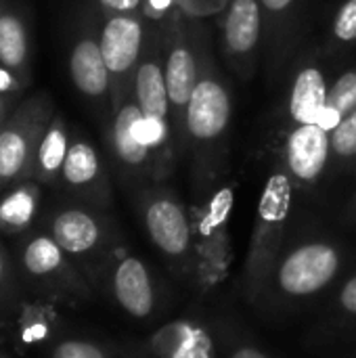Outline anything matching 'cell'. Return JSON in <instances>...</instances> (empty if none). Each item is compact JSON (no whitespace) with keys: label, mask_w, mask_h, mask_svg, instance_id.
<instances>
[{"label":"cell","mask_w":356,"mask_h":358,"mask_svg":"<svg viewBox=\"0 0 356 358\" xmlns=\"http://www.w3.org/2000/svg\"><path fill=\"white\" fill-rule=\"evenodd\" d=\"M164 31V71L170 96L172 128L178 155H185V113L189 99L199 82L210 42L195 17L174 13L162 21Z\"/></svg>","instance_id":"cell-2"},{"label":"cell","mask_w":356,"mask_h":358,"mask_svg":"<svg viewBox=\"0 0 356 358\" xmlns=\"http://www.w3.org/2000/svg\"><path fill=\"white\" fill-rule=\"evenodd\" d=\"M231 358H266L260 350H254V348H239Z\"/></svg>","instance_id":"cell-29"},{"label":"cell","mask_w":356,"mask_h":358,"mask_svg":"<svg viewBox=\"0 0 356 358\" xmlns=\"http://www.w3.org/2000/svg\"><path fill=\"white\" fill-rule=\"evenodd\" d=\"M6 273H8V264H6L4 254L0 252V285H2V283H4V279H6Z\"/></svg>","instance_id":"cell-30"},{"label":"cell","mask_w":356,"mask_h":358,"mask_svg":"<svg viewBox=\"0 0 356 358\" xmlns=\"http://www.w3.org/2000/svg\"><path fill=\"white\" fill-rule=\"evenodd\" d=\"M0 358H4V357H0Z\"/></svg>","instance_id":"cell-33"},{"label":"cell","mask_w":356,"mask_h":358,"mask_svg":"<svg viewBox=\"0 0 356 358\" xmlns=\"http://www.w3.org/2000/svg\"><path fill=\"white\" fill-rule=\"evenodd\" d=\"M113 120L109 128V145L115 162L122 166V170L132 174H159V166L155 155L143 145V141L136 134V124L143 115L132 86L113 103Z\"/></svg>","instance_id":"cell-9"},{"label":"cell","mask_w":356,"mask_h":358,"mask_svg":"<svg viewBox=\"0 0 356 358\" xmlns=\"http://www.w3.org/2000/svg\"><path fill=\"white\" fill-rule=\"evenodd\" d=\"M356 109V61H350L344 69H340L332 82L327 101L319 120V126L329 134L332 130Z\"/></svg>","instance_id":"cell-20"},{"label":"cell","mask_w":356,"mask_h":358,"mask_svg":"<svg viewBox=\"0 0 356 358\" xmlns=\"http://www.w3.org/2000/svg\"><path fill=\"white\" fill-rule=\"evenodd\" d=\"M323 59L325 55L321 50H298L279 80L281 99L277 107V128L281 134L296 126L319 124L332 82Z\"/></svg>","instance_id":"cell-3"},{"label":"cell","mask_w":356,"mask_h":358,"mask_svg":"<svg viewBox=\"0 0 356 358\" xmlns=\"http://www.w3.org/2000/svg\"><path fill=\"white\" fill-rule=\"evenodd\" d=\"M69 76L76 90L97 103H105L111 96V73L101 52L99 36H80L69 50Z\"/></svg>","instance_id":"cell-13"},{"label":"cell","mask_w":356,"mask_h":358,"mask_svg":"<svg viewBox=\"0 0 356 358\" xmlns=\"http://www.w3.org/2000/svg\"><path fill=\"white\" fill-rule=\"evenodd\" d=\"M340 266V254L336 248L323 241L306 243L294 250L279 271V283L283 292L292 296H308L325 287Z\"/></svg>","instance_id":"cell-11"},{"label":"cell","mask_w":356,"mask_h":358,"mask_svg":"<svg viewBox=\"0 0 356 358\" xmlns=\"http://www.w3.org/2000/svg\"><path fill=\"white\" fill-rule=\"evenodd\" d=\"M105 13H141L145 8V0H97Z\"/></svg>","instance_id":"cell-26"},{"label":"cell","mask_w":356,"mask_h":358,"mask_svg":"<svg viewBox=\"0 0 356 358\" xmlns=\"http://www.w3.org/2000/svg\"><path fill=\"white\" fill-rule=\"evenodd\" d=\"M69 149V134L65 120L61 115H55L48 120V126L36 147L34 157V172L40 180H52L57 174H61L65 155Z\"/></svg>","instance_id":"cell-18"},{"label":"cell","mask_w":356,"mask_h":358,"mask_svg":"<svg viewBox=\"0 0 356 358\" xmlns=\"http://www.w3.org/2000/svg\"><path fill=\"white\" fill-rule=\"evenodd\" d=\"M145 227L151 241L168 256H180L191 243V227L180 201L166 193H151L145 203Z\"/></svg>","instance_id":"cell-12"},{"label":"cell","mask_w":356,"mask_h":358,"mask_svg":"<svg viewBox=\"0 0 356 358\" xmlns=\"http://www.w3.org/2000/svg\"><path fill=\"white\" fill-rule=\"evenodd\" d=\"M0 185H2V182H0Z\"/></svg>","instance_id":"cell-34"},{"label":"cell","mask_w":356,"mask_h":358,"mask_svg":"<svg viewBox=\"0 0 356 358\" xmlns=\"http://www.w3.org/2000/svg\"><path fill=\"white\" fill-rule=\"evenodd\" d=\"M355 203H356V193H355Z\"/></svg>","instance_id":"cell-32"},{"label":"cell","mask_w":356,"mask_h":358,"mask_svg":"<svg viewBox=\"0 0 356 358\" xmlns=\"http://www.w3.org/2000/svg\"><path fill=\"white\" fill-rule=\"evenodd\" d=\"M40 189L31 182L15 187L6 197L0 199V231L21 233L25 231L38 210Z\"/></svg>","instance_id":"cell-21"},{"label":"cell","mask_w":356,"mask_h":358,"mask_svg":"<svg viewBox=\"0 0 356 358\" xmlns=\"http://www.w3.org/2000/svg\"><path fill=\"white\" fill-rule=\"evenodd\" d=\"M52 358H105V355L94 344L69 340V342H61L52 350Z\"/></svg>","instance_id":"cell-24"},{"label":"cell","mask_w":356,"mask_h":358,"mask_svg":"<svg viewBox=\"0 0 356 358\" xmlns=\"http://www.w3.org/2000/svg\"><path fill=\"white\" fill-rule=\"evenodd\" d=\"M262 10V57L269 78L279 84L300 46L304 0H258Z\"/></svg>","instance_id":"cell-6"},{"label":"cell","mask_w":356,"mask_h":358,"mask_svg":"<svg viewBox=\"0 0 356 358\" xmlns=\"http://www.w3.org/2000/svg\"><path fill=\"white\" fill-rule=\"evenodd\" d=\"M61 178L76 191H92L103 185V166L99 151L82 136L69 141V149L61 168Z\"/></svg>","instance_id":"cell-16"},{"label":"cell","mask_w":356,"mask_h":358,"mask_svg":"<svg viewBox=\"0 0 356 358\" xmlns=\"http://www.w3.org/2000/svg\"><path fill=\"white\" fill-rule=\"evenodd\" d=\"M103 229L94 214L82 208H65L55 214L50 222V237L65 254L80 256L94 250L101 241Z\"/></svg>","instance_id":"cell-14"},{"label":"cell","mask_w":356,"mask_h":358,"mask_svg":"<svg viewBox=\"0 0 356 358\" xmlns=\"http://www.w3.org/2000/svg\"><path fill=\"white\" fill-rule=\"evenodd\" d=\"M23 86V80L13 73L10 69H6L4 65H0V94H10L17 92Z\"/></svg>","instance_id":"cell-27"},{"label":"cell","mask_w":356,"mask_h":358,"mask_svg":"<svg viewBox=\"0 0 356 358\" xmlns=\"http://www.w3.org/2000/svg\"><path fill=\"white\" fill-rule=\"evenodd\" d=\"M29 59V42H27V27L19 13L2 10L0 13V65L17 73L25 82Z\"/></svg>","instance_id":"cell-17"},{"label":"cell","mask_w":356,"mask_h":358,"mask_svg":"<svg viewBox=\"0 0 356 358\" xmlns=\"http://www.w3.org/2000/svg\"><path fill=\"white\" fill-rule=\"evenodd\" d=\"M229 0H180V10L189 17H201V15H212L220 13L227 6Z\"/></svg>","instance_id":"cell-25"},{"label":"cell","mask_w":356,"mask_h":358,"mask_svg":"<svg viewBox=\"0 0 356 358\" xmlns=\"http://www.w3.org/2000/svg\"><path fill=\"white\" fill-rule=\"evenodd\" d=\"M356 50V0H338L329 13L321 52L342 59Z\"/></svg>","instance_id":"cell-19"},{"label":"cell","mask_w":356,"mask_h":358,"mask_svg":"<svg viewBox=\"0 0 356 358\" xmlns=\"http://www.w3.org/2000/svg\"><path fill=\"white\" fill-rule=\"evenodd\" d=\"M132 92L147 117H155L172 126L170 96L166 86L164 71V31L157 25L153 31H147V42L143 57L132 76ZM174 130V128H172Z\"/></svg>","instance_id":"cell-10"},{"label":"cell","mask_w":356,"mask_h":358,"mask_svg":"<svg viewBox=\"0 0 356 358\" xmlns=\"http://www.w3.org/2000/svg\"><path fill=\"white\" fill-rule=\"evenodd\" d=\"M44 103L23 105L10 124L0 128V182L8 185L34 168L36 147L46 130Z\"/></svg>","instance_id":"cell-7"},{"label":"cell","mask_w":356,"mask_h":358,"mask_svg":"<svg viewBox=\"0 0 356 358\" xmlns=\"http://www.w3.org/2000/svg\"><path fill=\"white\" fill-rule=\"evenodd\" d=\"M329 147H332V159L336 164L356 162V109L332 130Z\"/></svg>","instance_id":"cell-23"},{"label":"cell","mask_w":356,"mask_h":358,"mask_svg":"<svg viewBox=\"0 0 356 358\" xmlns=\"http://www.w3.org/2000/svg\"><path fill=\"white\" fill-rule=\"evenodd\" d=\"M113 292L120 306L132 317H147L153 310V287L145 264L138 258H124L113 273Z\"/></svg>","instance_id":"cell-15"},{"label":"cell","mask_w":356,"mask_h":358,"mask_svg":"<svg viewBox=\"0 0 356 358\" xmlns=\"http://www.w3.org/2000/svg\"><path fill=\"white\" fill-rule=\"evenodd\" d=\"M2 115H4V99L0 94V122H2Z\"/></svg>","instance_id":"cell-31"},{"label":"cell","mask_w":356,"mask_h":358,"mask_svg":"<svg viewBox=\"0 0 356 358\" xmlns=\"http://www.w3.org/2000/svg\"><path fill=\"white\" fill-rule=\"evenodd\" d=\"M281 151L285 172L290 174L294 185L313 187L317 185L329 162H332V147H329V132L319 124H304L287 130L281 134Z\"/></svg>","instance_id":"cell-8"},{"label":"cell","mask_w":356,"mask_h":358,"mask_svg":"<svg viewBox=\"0 0 356 358\" xmlns=\"http://www.w3.org/2000/svg\"><path fill=\"white\" fill-rule=\"evenodd\" d=\"M231 120V90L218 73L212 52H208L185 113V155L191 153L195 170L204 176L220 168V159L229 143Z\"/></svg>","instance_id":"cell-1"},{"label":"cell","mask_w":356,"mask_h":358,"mask_svg":"<svg viewBox=\"0 0 356 358\" xmlns=\"http://www.w3.org/2000/svg\"><path fill=\"white\" fill-rule=\"evenodd\" d=\"M342 306H344L348 313L356 315V275L346 283V287H344V292H342Z\"/></svg>","instance_id":"cell-28"},{"label":"cell","mask_w":356,"mask_h":358,"mask_svg":"<svg viewBox=\"0 0 356 358\" xmlns=\"http://www.w3.org/2000/svg\"><path fill=\"white\" fill-rule=\"evenodd\" d=\"M264 40L262 10L258 0H229L220 15V55L231 71L250 82L260 63Z\"/></svg>","instance_id":"cell-4"},{"label":"cell","mask_w":356,"mask_h":358,"mask_svg":"<svg viewBox=\"0 0 356 358\" xmlns=\"http://www.w3.org/2000/svg\"><path fill=\"white\" fill-rule=\"evenodd\" d=\"M21 262L31 277L46 279L65 268V252L52 237L38 235L23 248Z\"/></svg>","instance_id":"cell-22"},{"label":"cell","mask_w":356,"mask_h":358,"mask_svg":"<svg viewBox=\"0 0 356 358\" xmlns=\"http://www.w3.org/2000/svg\"><path fill=\"white\" fill-rule=\"evenodd\" d=\"M99 44L111 73V103L130 86L147 42V19L141 13H105Z\"/></svg>","instance_id":"cell-5"}]
</instances>
